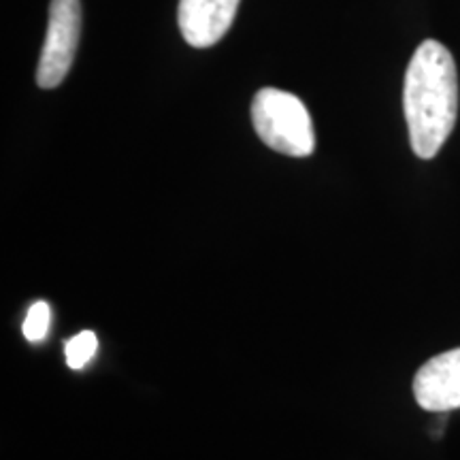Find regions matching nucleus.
Listing matches in <instances>:
<instances>
[{"label":"nucleus","mask_w":460,"mask_h":460,"mask_svg":"<svg viewBox=\"0 0 460 460\" xmlns=\"http://www.w3.org/2000/svg\"><path fill=\"white\" fill-rule=\"evenodd\" d=\"M413 154L430 160L454 130L458 113V75L454 58L439 41L420 43L413 51L402 88Z\"/></svg>","instance_id":"nucleus-1"},{"label":"nucleus","mask_w":460,"mask_h":460,"mask_svg":"<svg viewBox=\"0 0 460 460\" xmlns=\"http://www.w3.org/2000/svg\"><path fill=\"white\" fill-rule=\"evenodd\" d=\"M252 124L264 146L292 158L314 154L312 115L298 96L278 88H262L252 101Z\"/></svg>","instance_id":"nucleus-2"},{"label":"nucleus","mask_w":460,"mask_h":460,"mask_svg":"<svg viewBox=\"0 0 460 460\" xmlns=\"http://www.w3.org/2000/svg\"><path fill=\"white\" fill-rule=\"evenodd\" d=\"M79 32H82V3L51 0L48 34L37 68L39 88L51 90L65 82L77 51Z\"/></svg>","instance_id":"nucleus-3"},{"label":"nucleus","mask_w":460,"mask_h":460,"mask_svg":"<svg viewBox=\"0 0 460 460\" xmlns=\"http://www.w3.org/2000/svg\"><path fill=\"white\" fill-rule=\"evenodd\" d=\"M413 396L427 411L460 410V348L435 356L420 367L413 377Z\"/></svg>","instance_id":"nucleus-4"},{"label":"nucleus","mask_w":460,"mask_h":460,"mask_svg":"<svg viewBox=\"0 0 460 460\" xmlns=\"http://www.w3.org/2000/svg\"><path fill=\"white\" fill-rule=\"evenodd\" d=\"M237 9L239 0H180L177 24L188 45L211 48L233 26Z\"/></svg>","instance_id":"nucleus-5"},{"label":"nucleus","mask_w":460,"mask_h":460,"mask_svg":"<svg viewBox=\"0 0 460 460\" xmlns=\"http://www.w3.org/2000/svg\"><path fill=\"white\" fill-rule=\"evenodd\" d=\"M96 349H99V339H96L94 332L82 331L66 343V365L71 367V369H84V367L94 358Z\"/></svg>","instance_id":"nucleus-6"},{"label":"nucleus","mask_w":460,"mask_h":460,"mask_svg":"<svg viewBox=\"0 0 460 460\" xmlns=\"http://www.w3.org/2000/svg\"><path fill=\"white\" fill-rule=\"evenodd\" d=\"M49 322H51V312H49V305L45 301L34 303L31 309H28V315L24 320V337L31 343H39L48 337L49 332Z\"/></svg>","instance_id":"nucleus-7"}]
</instances>
